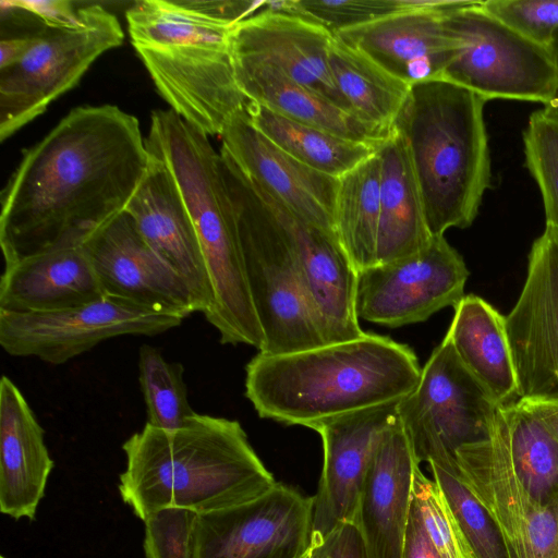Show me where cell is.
Instances as JSON below:
<instances>
[{
    "label": "cell",
    "mask_w": 558,
    "mask_h": 558,
    "mask_svg": "<svg viewBox=\"0 0 558 558\" xmlns=\"http://www.w3.org/2000/svg\"><path fill=\"white\" fill-rule=\"evenodd\" d=\"M219 153L245 278L264 335L260 352L283 354L326 344L288 229L258 189Z\"/></svg>",
    "instance_id": "cell-7"
},
{
    "label": "cell",
    "mask_w": 558,
    "mask_h": 558,
    "mask_svg": "<svg viewBox=\"0 0 558 558\" xmlns=\"http://www.w3.org/2000/svg\"><path fill=\"white\" fill-rule=\"evenodd\" d=\"M238 86L248 101L344 138L379 145L350 112L293 81L277 66L232 56Z\"/></svg>",
    "instance_id": "cell-28"
},
{
    "label": "cell",
    "mask_w": 558,
    "mask_h": 558,
    "mask_svg": "<svg viewBox=\"0 0 558 558\" xmlns=\"http://www.w3.org/2000/svg\"><path fill=\"white\" fill-rule=\"evenodd\" d=\"M183 317L155 312L106 295L77 307L48 313L0 311V344L12 356L63 364L110 338L155 336L178 327Z\"/></svg>",
    "instance_id": "cell-11"
},
{
    "label": "cell",
    "mask_w": 558,
    "mask_h": 558,
    "mask_svg": "<svg viewBox=\"0 0 558 558\" xmlns=\"http://www.w3.org/2000/svg\"><path fill=\"white\" fill-rule=\"evenodd\" d=\"M456 519L471 558H510L496 521L459 474L429 464Z\"/></svg>",
    "instance_id": "cell-34"
},
{
    "label": "cell",
    "mask_w": 558,
    "mask_h": 558,
    "mask_svg": "<svg viewBox=\"0 0 558 558\" xmlns=\"http://www.w3.org/2000/svg\"><path fill=\"white\" fill-rule=\"evenodd\" d=\"M380 178L377 151L338 178L335 231L357 272L377 264Z\"/></svg>",
    "instance_id": "cell-31"
},
{
    "label": "cell",
    "mask_w": 558,
    "mask_h": 558,
    "mask_svg": "<svg viewBox=\"0 0 558 558\" xmlns=\"http://www.w3.org/2000/svg\"><path fill=\"white\" fill-rule=\"evenodd\" d=\"M481 5L477 1L444 16L457 49L441 78L486 101L512 99L548 106L558 90L551 49L522 36Z\"/></svg>",
    "instance_id": "cell-9"
},
{
    "label": "cell",
    "mask_w": 558,
    "mask_h": 558,
    "mask_svg": "<svg viewBox=\"0 0 558 558\" xmlns=\"http://www.w3.org/2000/svg\"><path fill=\"white\" fill-rule=\"evenodd\" d=\"M487 101L438 77L411 85L393 129L404 140L432 236L470 227L490 185Z\"/></svg>",
    "instance_id": "cell-5"
},
{
    "label": "cell",
    "mask_w": 558,
    "mask_h": 558,
    "mask_svg": "<svg viewBox=\"0 0 558 558\" xmlns=\"http://www.w3.org/2000/svg\"><path fill=\"white\" fill-rule=\"evenodd\" d=\"M305 558H369L360 530L345 522L324 537H312Z\"/></svg>",
    "instance_id": "cell-39"
},
{
    "label": "cell",
    "mask_w": 558,
    "mask_h": 558,
    "mask_svg": "<svg viewBox=\"0 0 558 558\" xmlns=\"http://www.w3.org/2000/svg\"><path fill=\"white\" fill-rule=\"evenodd\" d=\"M146 146L171 170L195 227L214 294L206 320L222 344H246L260 352L264 335L245 278L220 153L208 135L171 109L151 113Z\"/></svg>",
    "instance_id": "cell-6"
},
{
    "label": "cell",
    "mask_w": 558,
    "mask_h": 558,
    "mask_svg": "<svg viewBox=\"0 0 558 558\" xmlns=\"http://www.w3.org/2000/svg\"><path fill=\"white\" fill-rule=\"evenodd\" d=\"M525 163L544 203L546 225L558 230V116L534 111L523 133Z\"/></svg>",
    "instance_id": "cell-35"
},
{
    "label": "cell",
    "mask_w": 558,
    "mask_h": 558,
    "mask_svg": "<svg viewBox=\"0 0 558 558\" xmlns=\"http://www.w3.org/2000/svg\"><path fill=\"white\" fill-rule=\"evenodd\" d=\"M481 7L522 36L547 48L558 32V0H486Z\"/></svg>",
    "instance_id": "cell-38"
},
{
    "label": "cell",
    "mask_w": 558,
    "mask_h": 558,
    "mask_svg": "<svg viewBox=\"0 0 558 558\" xmlns=\"http://www.w3.org/2000/svg\"><path fill=\"white\" fill-rule=\"evenodd\" d=\"M459 477L492 514L510 558H558V502L536 504L511 465L500 407L490 436L457 451Z\"/></svg>",
    "instance_id": "cell-14"
},
{
    "label": "cell",
    "mask_w": 558,
    "mask_h": 558,
    "mask_svg": "<svg viewBox=\"0 0 558 558\" xmlns=\"http://www.w3.org/2000/svg\"><path fill=\"white\" fill-rule=\"evenodd\" d=\"M17 7L34 14L45 26L73 29L86 23L87 5L76 7L69 0H12Z\"/></svg>",
    "instance_id": "cell-40"
},
{
    "label": "cell",
    "mask_w": 558,
    "mask_h": 558,
    "mask_svg": "<svg viewBox=\"0 0 558 558\" xmlns=\"http://www.w3.org/2000/svg\"><path fill=\"white\" fill-rule=\"evenodd\" d=\"M444 14L410 11L345 27L333 36L412 85L442 77L457 49Z\"/></svg>",
    "instance_id": "cell-22"
},
{
    "label": "cell",
    "mask_w": 558,
    "mask_h": 558,
    "mask_svg": "<svg viewBox=\"0 0 558 558\" xmlns=\"http://www.w3.org/2000/svg\"><path fill=\"white\" fill-rule=\"evenodd\" d=\"M550 49L553 51V54L555 57V60H556V63L558 65V32L556 33L555 37H554V40L551 43V46H550ZM546 108L547 110L554 112L555 114L558 116V90L555 95V98L553 99V101L544 107Z\"/></svg>",
    "instance_id": "cell-44"
},
{
    "label": "cell",
    "mask_w": 558,
    "mask_h": 558,
    "mask_svg": "<svg viewBox=\"0 0 558 558\" xmlns=\"http://www.w3.org/2000/svg\"><path fill=\"white\" fill-rule=\"evenodd\" d=\"M252 124L283 151L307 167L340 178L373 156L378 145L353 141L304 124L248 101Z\"/></svg>",
    "instance_id": "cell-30"
},
{
    "label": "cell",
    "mask_w": 558,
    "mask_h": 558,
    "mask_svg": "<svg viewBox=\"0 0 558 558\" xmlns=\"http://www.w3.org/2000/svg\"><path fill=\"white\" fill-rule=\"evenodd\" d=\"M83 247L106 295L183 318L199 312L187 283L150 248L125 211Z\"/></svg>",
    "instance_id": "cell-17"
},
{
    "label": "cell",
    "mask_w": 558,
    "mask_h": 558,
    "mask_svg": "<svg viewBox=\"0 0 558 558\" xmlns=\"http://www.w3.org/2000/svg\"><path fill=\"white\" fill-rule=\"evenodd\" d=\"M421 372L409 345L365 332L290 353L258 352L245 367V396L262 418L313 429L401 400L416 387Z\"/></svg>",
    "instance_id": "cell-4"
},
{
    "label": "cell",
    "mask_w": 558,
    "mask_h": 558,
    "mask_svg": "<svg viewBox=\"0 0 558 558\" xmlns=\"http://www.w3.org/2000/svg\"><path fill=\"white\" fill-rule=\"evenodd\" d=\"M54 462L45 430L17 386L0 380V510L14 520L36 519Z\"/></svg>",
    "instance_id": "cell-24"
},
{
    "label": "cell",
    "mask_w": 558,
    "mask_h": 558,
    "mask_svg": "<svg viewBox=\"0 0 558 558\" xmlns=\"http://www.w3.org/2000/svg\"><path fill=\"white\" fill-rule=\"evenodd\" d=\"M412 501L427 535L442 558H471L440 487L434 480L426 477L420 466L413 476Z\"/></svg>",
    "instance_id": "cell-36"
},
{
    "label": "cell",
    "mask_w": 558,
    "mask_h": 558,
    "mask_svg": "<svg viewBox=\"0 0 558 558\" xmlns=\"http://www.w3.org/2000/svg\"><path fill=\"white\" fill-rule=\"evenodd\" d=\"M148 163L136 117L112 105L72 109L24 151L2 190L4 267L82 246L125 210Z\"/></svg>",
    "instance_id": "cell-1"
},
{
    "label": "cell",
    "mask_w": 558,
    "mask_h": 558,
    "mask_svg": "<svg viewBox=\"0 0 558 558\" xmlns=\"http://www.w3.org/2000/svg\"><path fill=\"white\" fill-rule=\"evenodd\" d=\"M255 186L271 205L291 235L325 343L362 337L365 331L360 326L355 311L357 270L342 247L336 231L302 219Z\"/></svg>",
    "instance_id": "cell-20"
},
{
    "label": "cell",
    "mask_w": 558,
    "mask_h": 558,
    "mask_svg": "<svg viewBox=\"0 0 558 558\" xmlns=\"http://www.w3.org/2000/svg\"><path fill=\"white\" fill-rule=\"evenodd\" d=\"M499 407L445 336L397 411L416 461L458 474V449L490 436Z\"/></svg>",
    "instance_id": "cell-8"
},
{
    "label": "cell",
    "mask_w": 558,
    "mask_h": 558,
    "mask_svg": "<svg viewBox=\"0 0 558 558\" xmlns=\"http://www.w3.org/2000/svg\"><path fill=\"white\" fill-rule=\"evenodd\" d=\"M328 62L336 86L351 113L383 142L392 132L411 85L336 37L329 49Z\"/></svg>",
    "instance_id": "cell-29"
},
{
    "label": "cell",
    "mask_w": 558,
    "mask_h": 558,
    "mask_svg": "<svg viewBox=\"0 0 558 558\" xmlns=\"http://www.w3.org/2000/svg\"><path fill=\"white\" fill-rule=\"evenodd\" d=\"M221 149L255 185L302 219L335 230L338 178L300 162L250 121L246 110L223 129Z\"/></svg>",
    "instance_id": "cell-18"
},
{
    "label": "cell",
    "mask_w": 558,
    "mask_h": 558,
    "mask_svg": "<svg viewBox=\"0 0 558 558\" xmlns=\"http://www.w3.org/2000/svg\"><path fill=\"white\" fill-rule=\"evenodd\" d=\"M505 323L519 399L558 393V230L550 225L532 245L523 289Z\"/></svg>",
    "instance_id": "cell-15"
},
{
    "label": "cell",
    "mask_w": 558,
    "mask_h": 558,
    "mask_svg": "<svg viewBox=\"0 0 558 558\" xmlns=\"http://www.w3.org/2000/svg\"><path fill=\"white\" fill-rule=\"evenodd\" d=\"M183 374L181 363L168 362L155 347L140 348L138 383L146 404V424L175 430L186 426L196 414L187 399Z\"/></svg>",
    "instance_id": "cell-33"
},
{
    "label": "cell",
    "mask_w": 558,
    "mask_h": 558,
    "mask_svg": "<svg viewBox=\"0 0 558 558\" xmlns=\"http://www.w3.org/2000/svg\"><path fill=\"white\" fill-rule=\"evenodd\" d=\"M446 336L465 368L499 405L514 402L518 383L505 316L470 294L454 307Z\"/></svg>",
    "instance_id": "cell-27"
},
{
    "label": "cell",
    "mask_w": 558,
    "mask_h": 558,
    "mask_svg": "<svg viewBox=\"0 0 558 558\" xmlns=\"http://www.w3.org/2000/svg\"><path fill=\"white\" fill-rule=\"evenodd\" d=\"M333 37L319 24L264 7L235 25L232 56L275 65L293 81L351 113L328 62Z\"/></svg>",
    "instance_id": "cell-21"
},
{
    "label": "cell",
    "mask_w": 558,
    "mask_h": 558,
    "mask_svg": "<svg viewBox=\"0 0 558 558\" xmlns=\"http://www.w3.org/2000/svg\"><path fill=\"white\" fill-rule=\"evenodd\" d=\"M104 296L83 245L24 258L4 267L0 279V311L11 313L63 311Z\"/></svg>",
    "instance_id": "cell-25"
},
{
    "label": "cell",
    "mask_w": 558,
    "mask_h": 558,
    "mask_svg": "<svg viewBox=\"0 0 558 558\" xmlns=\"http://www.w3.org/2000/svg\"><path fill=\"white\" fill-rule=\"evenodd\" d=\"M519 400L545 423L558 440V393Z\"/></svg>",
    "instance_id": "cell-42"
},
{
    "label": "cell",
    "mask_w": 558,
    "mask_h": 558,
    "mask_svg": "<svg viewBox=\"0 0 558 558\" xmlns=\"http://www.w3.org/2000/svg\"><path fill=\"white\" fill-rule=\"evenodd\" d=\"M313 537V497L277 483L260 497L198 514L194 558H305Z\"/></svg>",
    "instance_id": "cell-13"
},
{
    "label": "cell",
    "mask_w": 558,
    "mask_h": 558,
    "mask_svg": "<svg viewBox=\"0 0 558 558\" xmlns=\"http://www.w3.org/2000/svg\"><path fill=\"white\" fill-rule=\"evenodd\" d=\"M266 1L141 0L125 12L129 35L170 109L208 136L245 110L233 68L238 23Z\"/></svg>",
    "instance_id": "cell-2"
},
{
    "label": "cell",
    "mask_w": 558,
    "mask_h": 558,
    "mask_svg": "<svg viewBox=\"0 0 558 558\" xmlns=\"http://www.w3.org/2000/svg\"><path fill=\"white\" fill-rule=\"evenodd\" d=\"M377 154L381 161L377 264H385L421 251L432 234L404 140L392 130Z\"/></svg>",
    "instance_id": "cell-26"
},
{
    "label": "cell",
    "mask_w": 558,
    "mask_h": 558,
    "mask_svg": "<svg viewBox=\"0 0 558 558\" xmlns=\"http://www.w3.org/2000/svg\"><path fill=\"white\" fill-rule=\"evenodd\" d=\"M507 450L513 471L541 506L558 502V440L519 399L500 405Z\"/></svg>",
    "instance_id": "cell-32"
},
{
    "label": "cell",
    "mask_w": 558,
    "mask_h": 558,
    "mask_svg": "<svg viewBox=\"0 0 558 558\" xmlns=\"http://www.w3.org/2000/svg\"><path fill=\"white\" fill-rule=\"evenodd\" d=\"M0 558H5L4 556H1Z\"/></svg>",
    "instance_id": "cell-45"
},
{
    "label": "cell",
    "mask_w": 558,
    "mask_h": 558,
    "mask_svg": "<svg viewBox=\"0 0 558 558\" xmlns=\"http://www.w3.org/2000/svg\"><path fill=\"white\" fill-rule=\"evenodd\" d=\"M417 466L397 417L377 447L353 519L369 558H402Z\"/></svg>",
    "instance_id": "cell-23"
},
{
    "label": "cell",
    "mask_w": 558,
    "mask_h": 558,
    "mask_svg": "<svg viewBox=\"0 0 558 558\" xmlns=\"http://www.w3.org/2000/svg\"><path fill=\"white\" fill-rule=\"evenodd\" d=\"M122 449L126 464L118 490L142 521L165 508L225 510L277 484L235 420L196 413L175 430L145 424Z\"/></svg>",
    "instance_id": "cell-3"
},
{
    "label": "cell",
    "mask_w": 558,
    "mask_h": 558,
    "mask_svg": "<svg viewBox=\"0 0 558 558\" xmlns=\"http://www.w3.org/2000/svg\"><path fill=\"white\" fill-rule=\"evenodd\" d=\"M36 36V35H35ZM35 36L3 38L0 41V70L21 60L33 45Z\"/></svg>",
    "instance_id": "cell-43"
},
{
    "label": "cell",
    "mask_w": 558,
    "mask_h": 558,
    "mask_svg": "<svg viewBox=\"0 0 558 558\" xmlns=\"http://www.w3.org/2000/svg\"><path fill=\"white\" fill-rule=\"evenodd\" d=\"M197 513L183 508H165L145 521V558H194Z\"/></svg>",
    "instance_id": "cell-37"
},
{
    "label": "cell",
    "mask_w": 558,
    "mask_h": 558,
    "mask_svg": "<svg viewBox=\"0 0 558 558\" xmlns=\"http://www.w3.org/2000/svg\"><path fill=\"white\" fill-rule=\"evenodd\" d=\"M123 39L120 22L100 4L87 5L82 27L44 26L24 57L0 70V140L44 113L102 53Z\"/></svg>",
    "instance_id": "cell-10"
},
{
    "label": "cell",
    "mask_w": 558,
    "mask_h": 558,
    "mask_svg": "<svg viewBox=\"0 0 558 558\" xmlns=\"http://www.w3.org/2000/svg\"><path fill=\"white\" fill-rule=\"evenodd\" d=\"M142 238L190 287L208 313L213 288L199 240L178 183L166 162L149 153L146 173L124 210Z\"/></svg>",
    "instance_id": "cell-19"
},
{
    "label": "cell",
    "mask_w": 558,
    "mask_h": 558,
    "mask_svg": "<svg viewBox=\"0 0 558 558\" xmlns=\"http://www.w3.org/2000/svg\"><path fill=\"white\" fill-rule=\"evenodd\" d=\"M402 558H442L427 535L418 511L411 500Z\"/></svg>",
    "instance_id": "cell-41"
},
{
    "label": "cell",
    "mask_w": 558,
    "mask_h": 558,
    "mask_svg": "<svg viewBox=\"0 0 558 558\" xmlns=\"http://www.w3.org/2000/svg\"><path fill=\"white\" fill-rule=\"evenodd\" d=\"M470 272L445 235L421 251L357 272V318L391 328L428 319L463 299Z\"/></svg>",
    "instance_id": "cell-12"
},
{
    "label": "cell",
    "mask_w": 558,
    "mask_h": 558,
    "mask_svg": "<svg viewBox=\"0 0 558 558\" xmlns=\"http://www.w3.org/2000/svg\"><path fill=\"white\" fill-rule=\"evenodd\" d=\"M398 401L367 408L313 427L323 441V470L313 497V537L353 522L379 442L398 417Z\"/></svg>",
    "instance_id": "cell-16"
}]
</instances>
